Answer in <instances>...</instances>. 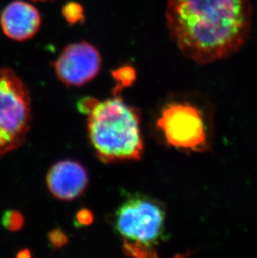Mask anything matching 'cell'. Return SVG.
Instances as JSON below:
<instances>
[{
    "mask_svg": "<svg viewBox=\"0 0 257 258\" xmlns=\"http://www.w3.org/2000/svg\"><path fill=\"white\" fill-rule=\"evenodd\" d=\"M155 130L166 145L179 151H202L208 145L203 112L186 100L165 103L155 120Z\"/></svg>",
    "mask_w": 257,
    "mask_h": 258,
    "instance_id": "4",
    "label": "cell"
},
{
    "mask_svg": "<svg viewBox=\"0 0 257 258\" xmlns=\"http://www.w3.org/2000/svg\"><path fill=\"white\" fill-rule=\"evenodd\" d=\"M248 0H167L170 36L184 56L208 63L231 55L250 27Z\"/></svg>",
    "mask_w": 257,
    "mask_h": 258,
    "instance_id": "1",
    "label": "cell"
},
{
    "mask_svg": "<svg viewBox=\"0 0 257 258\" xmlns=\"http://www.w3.org/2000/svg\"><path fill=\"white\" fill-rule=\"evenodd\" d=\"M31 100L10 68H0V158L25 143L31 124Z\"/></svg>",
    "mask_w": 257,
    "mask_h": 258,
    "instance_id": "3",
    "label": "cell"
},
{
    "mask_svg": "<svg viewBox=\"0 0 257 258\" xmlns=\"http://www.w3.org/2000/svg\"><path fill=\"white\" fill-rule=\"evenodd\" d=\"M49 191L60 200L71 201L82 195L89 184L87 171L77 161L65 160L52 166L46 178Z\"/></svg>",
    "mask_w": 257,
    "mask_h": 258,
    "instance_id": "7",
    "label": "cell"
},
{
    "mask_svg": "<svg viewBox=\"0 0 257 258\" xmlns=\"http://www.w3.org/2000/svg\"><path fill=\"white\" fill-rule=\"evenodd\" d=\"M34 1H43V0H34Z\"/></svg>",
    "mask_w": 257,
    "mask_h": 258,
    "instance_id": "13",
    "label": "cell"
},
{
    "mask_svg": "<svg viewBox=\"0 0 257 258\" xmlns=\"http://www.w3.org/2000/svg\"><path fill=\"white\" fill-rule=\"evenodd\" d=\"M97 102V100H95L93 98H86L84 100L80 101L79 104V107H80V110L81 112L89 113L90 112V110H92L93 107L95 106V104Z\"/></svg>",
    "mask_w": 257,
    "mask_h": 258,
    "instance_id": "11",
    "label": "cell"
},
{
    "mask_svg": "<svg viewBox=\"0 0 257 258\" xmlns=\"http://www.w3.org/2000/svg\"><path fill=\"white\" fill-rule=\"evenodd\" d=\"M165 217L160 202L147 196H132L117 209L114 228L124 241L152 248L165 236Z\"/></svg>",
    "mask_w": 257,
    "mask_h": 258,
    "instance_id": "5",
    "label": "cell"
},
{
    "mask_svg": "<svg viewBox=\"0 0 257 258\" xmlns=\"http://www.w3.org/2000/svg\"><path fill=\"white\" fill-rule=\"evenodd\" d=\"M101 56L91 44L80 42L68 45L54 63L56 75L65 85L80 86L97 76Z\"/></svg>",
    "mask_w": 257,
    "mask_h": 258,
    "instance_id": "6",
    "label": "cell"
},
{
    "mask_svg": "<svg viewBox=\"0 0 257 258\" xmlns=\"http://www.w3.org/2000/svg\"><path fill=\"white\" fill-rule=\"evenodd\" d=\"M3 225L9 231H16L21 229L24 224V218L21 213L15 211H10L4 215L2 219Z\"/></svg>",
    "mask_w": 257,
    "mask_h": 258,
    "instance_id": "9",
    "label": "cell"
},
{
    "mask_svg": "<svg viewBox=\"0 0 257 258\" xmlns=\"http://www.w3.org/2000/svg\"><path fill=\"white\" fill-rule=\"evenodd\" d=\"M50 241L53 246H58L63 245V241H66V237L63 234L59 231H55L50 235Z\"/></svg>",
    "mask_w": 257,
    "mask_h": 258,
    "instance_id": "12",
    "label": "cell"
},
{
    "mask_svg": "<svg viewBox=\"0 0 257 258\" xmlns=\"http://www.w3.org/2000/svg\"><path fill=\"white\" fill-rule=\"evenodd\" d=\"M76 219L80 226H86L92 222L93 215L89 210L83 209L76 214Z\"/></svg>",
    "mask_w": 257,
    "mask_h": 258,
    "instance_id": "10",
    "label": "cell"
},
{
    "mask_svg": "<svg viewBox=\"0 0 257 258\" xmlns=\"http://www.w3.org/2000/svg\"><path fill=\"white\" fill-rule=\"evenodd\" d=\"M0 25L8 38L16 41H25L39 31L41 16L34 5L16 0L10 3L3 10Z\"/></svg>",
    "mask_w": 257,
    "mask_h": 258,
    "instance_id": "8",
    "label": "cell"
},
{
    "mask_svg": "<svg viewBox=\"0 0 257 258\" xmlns=\"http://www.w3.org/2000/svg\"><path fill=\"white\" fill-rule=\"evenodd\" d=\"M88 115L89 138L100 161L110 163L141 158V117L135 108L114 96L97 101Z\"/></svg>",
    "mask_w": 257,
    "mask_h": 258,
    "instance_id": "2",
    "label": "cell"
}]
</instances>
